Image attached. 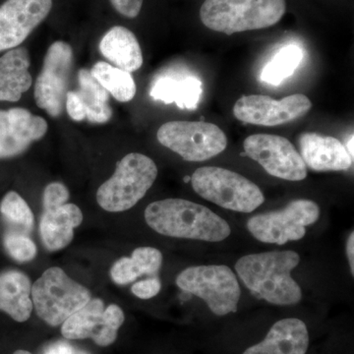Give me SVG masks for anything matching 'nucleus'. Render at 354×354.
I'll return each mask as SVG.
<instances>
[{
	"mask_svg": "<svg viewBox=\"0 0 354 354\" xmlns=\"http://www.w3.org/2000/svg\"><path fill=\"white\" fill-rule=\"evenodd\" d=\"M299 262L295 251L250 254L237 261L235 271L260 299L274 305H293L302 298L301 288L291 277Z\"/></svg>",
	"mask_w": 354,
	"mask_h": 354,
	"instance_id": "f257e3e1",
	"label": "nucleus"
},
{
	"mask_svg": "<svg viewBox=\"0 0 354 354\" xmlns=\"http://www.w3.org/2000/svg\"><path fill=\"white\" fill-rule=\"evenodd\" d=\"M145 220L158 234L176 239L220 242L232 232L227 221L207 207L174 198L151 203Z\"/></svg>",
	"mask_w": 354,
	"mask_h": 354,
	"instance_id": "f03ea898",
	"label": "nucleus"
},
{
	"mask_svg": "<svg viewBox=\"0 0 354 354\" xmlns=\"http://www.w3.org/2000/svg\"><path fill=\"white\" fill-rule=\"evenodd\" d=\"M286 11V0H205L200 19L209 30L232 35L272 27Z\"/></svg>",
	"mask_w": 354,
	"mask_h": 354,
	"instance_id": "7ed1b4c3",
	"label": "nucleus"
},
{
	"mask_svg": "<svg viewBox=\"0 0 354 354\" xmlns=\"http://www.w3.org/2000/svg\"><path fill=\"white\" fill-rule=\"evenodd\" d=\"M157 176V165L152 158L129 153L116 164L113 176L97 190V204L111 213L127 211L145 196Z\"/></svg>",
	"mask_w": 354,
	"mask_h": 354,
	"instance_id": "20e7f679",
	"label": "nucleus"
},
{
	"mask_svg": "<svg viewBox=\"0 0 354 354\" xmlns=\"http://www.w3.org/2000/svg\"><path fill=\"white\" fill-rule=\"evenodd\" d=\"M31 295L37 314L51 327L62 325L92 298L88 288L58 267L46 270L35 281Z\"/></svg>",
	"mask_w": 354,
	"mask_h": 354,
	"instance_id": "39448f33",
	"label": "nucleus"
},
{
	"mask_svg": "<svg viewBox=\"0 0 354 354\" xmlns=\"http://www.w3.org/2000/svg\"><path fill=\"white\" fill-rule=\"evenodd\" d=\"M191 184L205 200L230 211L251 213L265 201L264 194L255 183L223 167H200L191 177Z\"/></svg>",
	"mask_w": 354,
	"mask_h": 354,
	"instance_id": "423d86ee",
	"label": "nucleus"
},
{
	"mask_svg": "<svg viewBox=\"0 0 354 354\" xmlns=\"http://www.w3.org/2000/svg\"><path fill=\"white\" fill-rule=\"evenodd\" d=\"M180 290L201 298L215 315L234 313L241 299V286L227 266H195L177 276Z\"/></svg>",
	"mask_w": 354,
	"mask_h": 354,
	"instance_id": "0eeeda50",
	"label": "nucleus"
},
{
	"mask_svg": "<svg viewBox=\"0 0 354 354\" xmlns=\"http://www.w3.org/2000/svg\"><path fill=\"white\" fill-rule=\"evenodd\" d=\"M158 142L187 162H204L225 150V132L203 121H169L158 128Z\"/></svg>",
	"mask_w": 354,
	"mask_h": 354,
	"instance_id": "6e6552de",
	"label": "nucleus"
},
{
	"mask_svg": "<svg viewBox=\"0 0 354 354\" xmlns=\"http://www.w3.org/2000/svg\"><path fill=\"white\" fill-rule=\"evenodd\" d=\"M320 208L311 200L298 199L279 211L260 214L247 221L249 232L264 243L283 245L304 239L306 227L319 220Z\"/></svg>",
	"mask_w": 354,
	"mask_h": 354,
	"instance_id": "1a4fd4ad",
	"label": "nucleus"
},
{
	"mask_svg": "<svg viewBox=\"0 0 354 354\" xmlns=\"http://www.w3.org/2000/svg\"><path fill=\"white\" fill-rule=\"evenodd\" d=\"M73 50L65 41L51 44L44 57L43 68L35 84V101L53 118L64 113L70 79L73 71Z\"/></svg>",
	"mask_w": 354,
	"mask_h": 354,
	"instance_id": "9d476101",
	"label": "nucleus"
},
{
	"mask_svg": "<svg viewBox=\"0 0 354 354\" xmlns=\"http://www.w3.org/2000/svg\"><path fill=\"white\" fill-rule=\"evenodd\" d=\"M124 320L123 310L118 305L111 304L104 308L102 299L91 298L85 306L62 324V334L67 339H91L104 348L116 341Z\"/></svg>",
	"mask_w": 354,
	"mask_h": 354,
	"instance_id": "9b49d317",
	"label": "nucleus"
},
{
	"mask_svg": "<svg viewBox=\"0 0 354 354\" xmlns=\"http://www.w3.org/2000/svg\"><path fill=\"white\" fill-rule=\"evenodd\" d=\"M244 151L270 176L288 181L306 178L307 169L290 140L278 135L255 134L247 137Z\"/></svg>",
	"mask_w": 354,
	"mask_h": 354,
	"instance_id": "f8f14e48",
	"label": "nucleus"
},
{
	"mask_svg": "<svg viewBox=\"0 0 354 354\" xmlns=\"http://www.w3.org/2000/svg\"><path fill=\"white\" fill-rule=\"evenodd\" d=\"M312 108L306 95L295 94L276 101L268 95H243L235 102L234 114L237 120L261 127H277L297 120Z\"/></svg>",
	"mask_w": 354,
	"mask_h": 354,
	"instance_id": "ddd939ff",
	"label": "nucleus"
},
{
	"mask_svg": "<svg viewBox=\"0 0 354 354\" xmlns=\"http://www.w3.org/2000/svg\"><path fill=\"white\" fill-rule=\"evenodd\" d=\"M53 0H6L0 6V51L19 46L50 14Z\"/></svg>",
	"mask_w": 354,
	"mask_h": 354,
	"instance_id": "4468645a",
	"label": "nucleus"
},
{
	"mask_svg": "<svg viewBox=\"0 0 354 354\" xmlns=\"http://www.w3.org/2000/svg\"><path fill=\"white\" fill-rule=\"evenodd\" d=\"M48 122L28 109L0 111V160L22 155L48 132Z\"/></svg>",
	"mask_w": 354,
	"mask_h": 354,
	"instance_id": "2eb2a0df",
	"label": "nucleus"
},
{
	"mask_svg": "<svg viewBox=\"0 0 354 354\" xmlns=\"http://www.w3.org/2000/svg\"><path fill=\"white\" fill-rule=\"evenodd\" d=\"M109 94L87 69L78 72V88L68 91L65 109L72 120L106 123L113 116Z\"/></svg>",
	"mask_w": 354,
	"mask_h": 354,
	"instance_id": "dca6fc26",
	"label": "nucleus"
},
{
	"mask_svg": "<svg viewBox=\"0 0 354 354\" xmlns=\"http://www.w3.org/2000/svg\"><path fill=\"white\" fill-rule=\"evenodd\" d=\"M299 147L305 165L313 171H346L353 165L346 147L334 137L304 133L299 137Z\"/></svg>",
	"mask_w": 354,
	"mask_h": 354,
	"instance_id": "f3484780",
	"label": "nucleus"
},
{
	"mask_svg": "<svg viewBox=\"0 0 354 354\" xmlns=\"http://www.w3.org/2000/svg\"><path fill=\"white\" fill-rule=\"evenodd\" d=\"M83 221V214L75 204L44 208L39 223V234L46 250H62L73 241L74 228Z\"/></svg>",
	"mask_w": 354,
	"mask_h": 354,
	"instance_id": "a211bd4d",
	"label": "nucleus"
},
{
	"mask_svg": "<svg viewBox=\"0 0 354 354\" xmlns=\"http://www.w3.org/2000/svg\"><path fill=\"white\" fill-rule=\"evenodd\" d=\"M309 333L304 321L286 318L274 323L262 342L243 354H306Z\"/></svg>",
	"mask_w": 354,
	"mask_h": 354,
	"instance_id": "6ab92c4d",
	"label": "nucleus"
},
{
	"mask_svg": "<svg viewBox=\"0 0 354 354\" xmlns=\"http://www.w3.org/2000/svg\"><path fill=\"white\" fill-rule=\"evenodd\" d=\"M30 53L26 48H15L0 57V102H15L31 88Z\"/></svg>",
	"mask_w": 354,
	"mask_h": 354,
	"instance_id": "aec40b11",
	"label": "nucleus"
},
{
	"mask_svg": "<svg viewBox=\"0 0 354 354\" xmlns=\"http://www.w3.org/2000/svg\"><path fill=\"white\" fill-rule=\"evenodd\" d=\"M31 279L18 270L0 272V310L16 322L23 323L31 317Z\"/></svg>",
	"mask_w": 354,
	"mask_h": 354,
	"instance_id": "412c9836",
	"label": "nucleus"
},
{
	"mask_svg": "<svg viewBox=\"0 0 354 354\" xmlns=\"http://www.w3.org/2000/svg\"><path fill=\"white\" fill-rule=\"evenodd\" d=\"M100 51L114 66L124 71H137L143 65V53L136 36L127 28L115 26L100 43Z\"/></svg>",
	"mask_w": 354,
	"mask_h": 354,
	"instance_id": "4be33fe9",
	"label": "nucleus"
},
{
	"mask_svg": "<svg viewBox=\"0 0 354 354\" xmlns=\"http://www.w3.org/2000/svg\"><path fill=\"white\" fill-rule=\"evenodd\" d=\"M202 82L196 77L162 76L153 82L150 95L165 104H176L181 109H195L202 95Z\"/></svg>",
	"mask_w": 354,
	"mask_h": 354,
	"instance_id": "5701e85b",
	"label": "nucleus"
},
{
	"mask_svg": "<svg viewBox=\"0 0 354 354\" xmlns=\"http://www.w3.org/2000/svg\"><path fill=\"white\" fill-rule=\"evenodd\" d=\"M162 264V254L153 247H139L130 258L116 261L111 269V278L118 286H127L144 274L157 276Z\"/></svg>",
	"mask_w": 354,
	"mask_h": 354,
	"instance_id": "b1692460",
	"label": "nucleus"
},
{
	"mask_svg": "<svg viewBox=\"0 0 354 354\" xmlns=\"http://www.w3.org/2000/svg\"><path fill=\"white\" fill-rule=\"evenodd\" d=\"M91 74L116 101L128 102L136 95V84L129 72L118 68L108 62H97Z\"/></svg>",
	"mask_w": 354,
	"mask_h": 354,
	"instance_id": "393cba45",
	"label": "nucleus"
},
{
	"mask_svg": "<svg viewBox=\"0 0 354 354\" xmlns=\"http://www.w3.org/2000/svg\"><path fill=\"white\" fill-rule=\"evenodd\" d=\"M0 215L6 225L4 232L31 235L35 218L27 202L15 191H9L0 202Z\"/></svg>",
	"mask_w": 354,
	"mask_h": 354,
	"instance_id": "a878e982",
	"label": "nucleus"
},
{
	"mask_svg": "<svg viewBox=\"0 0 354 354\" xmlns=\"http://www.w3.org/2000/svg\"><path fill=\"white\" fill-rule=\"evenodd\" d=\"M304 57V50L297 44L283 46L265 65L261 74V80L270 85L279 86L295 73Z\"/></svg>",
	"mask_w": 354,
	"mask_h": 354,
	"instance_id": "bb28decb",
	"label": "nucleus"
},
{
	"mask_svg": "<svg viewBox=\"0 0 354 354\" xmlns=\"http://www.w3.org/2000/svg\"><path fill=\"white\" fill-rule=\"evenodd\" d=\"M3 246L7 254L16 262H30L36 258L38 253L36 244L27 235L4 232Z\"/></svg>",
	"mask_w": 354,
	"mask_h": 354,
	"instance_id": "cd10ccee",
	"label": "nucleus"
},
{
	"mask_svg": "<svg viewBox=\"0 0 354 354\" xmlns=\"http://www.w3.org/2000/svg\"><path fill=\"white\" fill-rule=\"evenodd\" d=\"M69 190L64 184L51 183L44 188L43 195V207L59 206L66 204L69 200Z\"/></svg>",
	"mask_w": 354,
	"mask_h": 354,
	"instance_id": "c85d7f7f",
	"label": "nucleus"
},
{
	"mask_svg": "<svg viewBox=\"0 0 354 354\" xmlns=\"http://www.w3.org/2000/svg\"><path fill=\"white\" fill-rule=\"evenodd\" d=\"M160 288H162L160 279L157 276H153L135 283L132 286L131 291L135 297L141 299H151L160 292Z\"/></svg>",
	"mask_w": 354,
	"mask_h": 354,
	"instance_id": "c756f323",
	"label": "nucleus"
},
{
	"mask_svg": "<svg viewBox=\"0 0 354 354\" xmlns=\"http://www.w3.org/2000/svg\"><path fill=\"white\" fill-rule=\"evenodd\" d=\"M113 8L124 17L136 18L141 11L144 0H109Z\"/></svg>",
	"mask_w": 354,
	"mask_h": 354,
	"instance_id": "7c9ffc66",
	"label": "nucleus"
},
{
	"mask_svg": "<svg viewBox=\"0 0 354 354\" xmlns=\"http://www.w3.org/2000/svg\"><path fill=\"white\" fill-rule=\"evenodd\" d=\"M346 254H348L349 267H351V274H354V234L351 232L348 236V243H346Z\"/></svg>",
	"mask_w": 354,
	"mask_h": 354,
	"instance_id": "2f4dec72",
	"label": "nucleus"
},
{
	"mask_svg": "<svg viewBox=\"0 0 354 354\" xmlns=\"http://www.w3.org/2000/svg\"><path fill=\"white\" fill-rule=\"evenodd\" d=\"M75 351L66 344H58L51 346L46 354H74Z\"/></svg>",
	"mask_w": 354,
	"mask_h": 354,
	"instance_id": "473e14b6",
	"label": "nucleus"
},
{
	"mask_svg": "<svg viewBox=\"0 0 354 354\" xmlns=\"http://www.w3.org/2000/svg\"><path fill=\"white\" fill-rule=\"evenodd\" d=\"M346 151L351 156V158L353 160V135H351L348 142V147H346Z\"/></svg>",
	"mask_w": 354,
	"mask_h": 354,
	"instance_id": "72a5a7b5",
	"label": "nucleus"
},
{
	"mask_svg": "<svg viewBox=\"0 0 354 354\" xmlns=\"http://www.w3.org/2000/svg\"><path fill=\"white\" fill-rule=\"evenodd\" d=\"M13 354H32L27 351H23V349H19V351H16Z\"/></svg>",
	"mask_w": 354,
	"mask_h": 354,
	"instance_id": "f704fd0d",
	"label": "nucleus"
},
{
	"mask_svg": "<svg viewBox=\"0 0 354 354\" xmlns=\"http://www.w3.org/2000/svg\"><path fill=\"white\" fill-rule=\"evenodd\" d=\"M74 354H86V353H80V351H78V353H76V351H75V353H74Z\"/></svg>",
	"mask_w": 354,
	"mask_h": 354,
	"instance_id": "c9c22d12",
	"label": "nucleus"
}]
</instances>
